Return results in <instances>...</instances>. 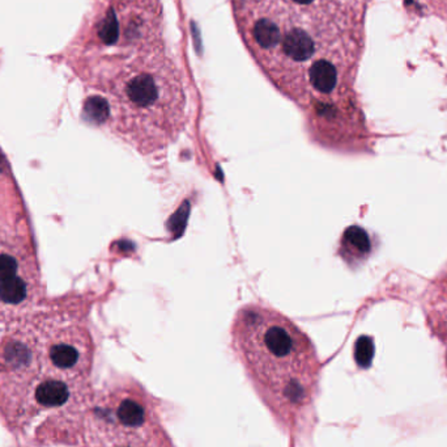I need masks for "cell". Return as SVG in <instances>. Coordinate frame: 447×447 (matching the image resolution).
<instances>
[{
  "label": "cell",
  "instance_id": "8",
  "mask_svg": "<svg viewBox=\"0 0 447 447\" xmlns=\"http://www.w3.org/2000/svg\"><path fill=\"white\" fill-rule=\"evenodd\" d=\"M373 356H374L373 340H371V337L362 336L357 340L356 347H355V358H356L357 365L360 368H364V369L369 368Z\"/></svg>",
  "mask_w": 447,
  "mask_h": 447
},
{
  "label": "cell",
  "instance_id": "5",
  "mask_svg": "<svg viewBox=\"0 0 447 447\" xmlns=\"http://www.w3.org/2000/svg\"><path fill=\"white\" fill-rule=\"evenodd\" d=\"M44 444L93 446H169L152 396L138 384L108 389L71 414L42 424ZM40 437V438H41Z\"/></svg>",
  "mask_w": 447,
  "mask_h": 447
},
{
  "label": "cell",
  "instance_id": "2",
  "mask_svg": "<svg viewBox=\"0 0 447 447\" xmlns=\"http://www.w3.org/2000/svg\"><path fill=\"white\" fill-rule=\"evenodd\" d=\"M93 338L68 310L32 308L0 329V417L24 432L42 416L81 409L93 398Z\"/></svg>",
  "mask_w": 447,
  "mask_h": 447
},
{
  "label": "cell",
  "instance_id": "6",
  "mask_svg": "<svg viewBox=\"0 0 447 447\" xmlns=\"http://www.w3.org/2000/svg\"><path fill=\"white\" fill-rule=\"evenodd\" d=\"M42 277L26 218L0 224V323L35 307Z\"/></svg>",
  "mask_w": 447,
  "mask_h": 447
},
{
  "label": "cell",
  "instance_id": "3",
  "mask_svg": "<svg viewBox=\"0 0 447 447\" xmlns=\"http://www.w3.org/2000/svg\"><path fill=\"white\" fill-rule=\"evenodd\" d=\"M231 341L266 407L280 426L295 429L309 414L319 382L310 338L282 313L249 304L234 317Z\"/></svg>",
  "mask_w": 447,
  "mask_h": 447
},
{
  "label": "cell",
  "instance_id": "4",
  "mask_svg": "<svg viewBox=\"0 0 447 447\" xmlns=\"http://www.w3.org/2000/svg\"><path fill=\"white\" fill-rule=\"evenodd\" d=\"M105 123L144 155L164 150L185 129L187 93L166 45L111 56Z\"/></svg>",
  "mask_w": 447,
  "mask_h": 447
},
{
  "label": "cell",
  "instance_id": "1",
  "mask_svg": "<svg viewBox=\"0 0 447 447\" xmlns=\"http://www.w3.org/2000/svg\"><path fill=\"white\" fill-rule=\"evenodd\" d=\"M258 68L285 97L314 112L347 96L362 44L361 0H230Z\"/></svg>",
  "mask_w": 447,
  "mask_h": 447
},
{
  "label": "cell",
  "instance_id": "7",
  "mask_svg": "<svg viewBox=\"0 0 447 447\" xmlns=\"http://www.w3.org/2000/svg\"><path fill=\"white\" fill-rule=\"evenodd\" d=\"M371 243L365 230L352 226L346 230L340 242L339 253L349 265H357L369 256Z\"/></svg>",
  "mask_w": 447,
  "mask_h": 447
}]
</instances>
